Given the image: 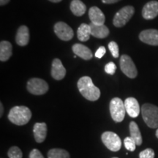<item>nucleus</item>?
<instances>
[{"instance_id":"f257e3e1","label":"nucleus","mask_w":158,"mask_h":158,"mask_svg":"<svg viewBox=\"0 0 158 158\" xmlns=\"http://www.w3.org/2000/svg\"><path fill=\"white\" fill-rule=\"evenodd\" d=\"M78 88L80 93L86 100L90 101H96L100 98V90L94 86L90 77L84 76L79 79Z\"/></svg>"},{"instance_id":"f03ea898","label":"nucleus","mask_w":158,"mask_h":158,"mask_svg":"<svg viewBox=\"0 0 158 158\" xmlns=\"http://www.w3.org/2000/svg\"><path fill=\"white\" fill-rule=\"evenodd\" d=\"M31 118V112L26 106H15L12 108L8 114V118L12 123L19 126L27 124Z\"/></svg>"},{"instance_id":"7ed1b4c3","label":"nucleus","mask_w":158,"mask_h":158,"mask_svg":"<svg viewBox=\"0 0 158 158\" xmlns=\"http://www.w3.org/2000/svg\"><path fill=\"white\" fill-rule=\"evenodd\" d=\"M143 121L150 128H158V107L150 103H145L141 107Z\"/></svg>"},{"instance_id":"20e7f679","label":"nucleus","mask_w":158,"mask_h":158,"mask_svg":"<svg viewBox=\"0 0 158 158\" xmlns=\"http://www.w3.org/2000/svg\"><path fill=\"white\" fill-rule=\"evenodd\" d=\"M126 108L124 102L118 98H114L110 102V113L116 122L123 121L125 116Z\"/></svg>"},{"instance_id":"39448f33","label":"nucleus","mask_w":158,"mask_h":158,"mask_svg":"<svg viewBox=\"0 0 158 158\" xmlns=\"http://www.w3.org/2000/svg\"><path fill=\"white\" fill-rule=\"evenodd\" d=\"M135 13V9L132 6H125L116 13L113 23L116 27H122L131 19Z\"/></svg>"},{"instance_id":"423d86ee","label":"nucleus","mask_w":158,"mask_h":158,"mask_svg":"<svg viewBox=\"0 0 158 158\" xmlns=\"http://www.w3.org/2000/svg\"><path fill=\"white\" fill-rule=\"evenodd\" d=\"M102 143L112 152H117L121 149L122 141L119 136L113 132L107 131L102 133L101 136Z\"/></svg>"},{"instance_id":"0eeeda50","label":"nucleus","mask_w":158,"mask_h":158,"mask_svg":"<svg viewBox=\"0 0 158 158\" xmlns=\"http://www.w3.org/2000/svg\"><path fill=\"white\" fill-rule=\"evenodd\" d=\"M27 90L35 95H42L48 92V84L41 78H33L27 83Z\"/></svg>"},{"instance_id":"6e6552de","label":"nucleus","mask_w":158,"mask_h":158,"mask_svg":"<svg viewBox=\"0 0 158 158\" xmlns=\"http://www.w3.org/2000/svg\"><path fill=\"white\" fill-rule=\"evenodd\" d=\"M120 68L122 73L130 78H135L138 75V70L132 59L128 55H122L119 61Z\"/></svg>"},{"instance_id":"1a4fd4ad","label":"nucleus","mask_w":158,"mask_h":158,"mask_svg":"<svg viewBox=\"0 0 158 158\" xmlns=\"http://www.w3.org/2000/svg\"><path fill=\"white\" fill-rule=\"evenodd\" d=\"M54 32L59 39L64 41H69L73 37V31L70 26L66 23L60 22L56 23L54 25Z\"/></svg>"},{"instance_id":"9d476101","label":"nucleus","mask_w":158,"mask_h":158,"mask_svg":"<svg viewBox=\"0 0 158 158\" xmlns=\"http://www.w3.org/2000/svg\"><path fill=\"white\" fill-rule=\"evenodd\" d=\"M141 41L150 45H158V30L147 29L142 31L139 35Z\"/></svg>"},{"instance_id":"9b49d317","label":"nucleus","mask_w":158,"mask_h":158,"mask_svg":"<svg viewBox=\"0 0 158 158\" xmlns=\"http://www.w3.org/2000/svg\"><path fill=\"white\" fill-rule=\"evenodd\" d=\"M142 15L147 20L154 19L158 15V2L151 1L144 5L142 10Z\"/></svg>"},{"instance_id":"f8f14e48","label":"nucleus","mask_w":158,"mask_h":158,"mask_svg":"<svg viewBox=\"0 0 158 158\" xmlns=\"http://www.w3.org/2000/svg\"><path fill=\"white\" fill-rule=\"evenodd\" d=\"M66 75V69L63 66L60 59H54L51 67V76L55 80L59 81L64 78Z\"/></svg>"},{"instance_id":"ddd939ff","label":"nucleus","mask_w":158,"mask_h":158,"mask_svg":"<svg viewBox=\"0 0 158 158\" xmlns=\"http://www.w3.org/2000/svg\"><path fill=\"white\" fill-rule=\"evenodd\" d=\"M126 111L130 117L136 118L140 114V106L138 100L134 98H128L124 101Z\"/></svg>"},{"instance_id":"4468645a","label":"nucleus","mask_w":158,"mask_h":158,"mask_svg":"<svg viewBox=\"0 0 158 158\" xmlns=\"http://www.w3.org/2000/svg\"><path fill=\"white\" fill-rule=\"evenodd\" d=\"M33 133L35 141L37 143H42L45 140L47 135V125L45 122L35 123L33 128Z\"/></svg>"},{"instance_id":"2eb2a0df","label":"nucleus","mask_w":158,"mask_h":158,"mask_svg":"<svg viewBox=\"0 0 158 158\" xmlns=\"http://www.w3.org/2000/svg\"><path fill=\"white\" fill-rule=\"evenodd\" d=\"M89 16L91 20V22L96 25L104 24L106 17L101 10L98 7H92L89 11Z\"/></svg>"},{"instance_id":"dca6fc26","label":"nucleus","mask_w":158,"mask_h":158,"mask_svg":"<svg viewBox=\"0 0 158 158\" xmlns=\"http://www.w3.org/2000/svg\"><path fill=\"white\" fill-rule=\"evenodd\" d=\"M72 49L76 56H78L85 60H89L93 56L92 51L86 45L76 43V44L73 45Z\"/></svg>"},{"instance_id":"f3484780","label":"nucleus","mask_w":158,"mask_h":158,"mask_svg":"<svg viewBox=\"0 0 158 158\" xmlns=\"http://www.w3.org/2000/svg\"><path fill=\"white\" fill-rule=\"evenodd\" d=\"M16 43L20 46H25L29 43V31L27 26H21L18 29L15 37Z\"/></svg>"},{"instance_id":"a211bd4d","label":"nucleus","mask_w":158,"mask_h":158,"mask_svg":"<svg viewBox=\"0 0 158 158\" xmlns=\"http://www.w3.org/2000/svg\"><path fill=\"white\" fill-rule=\"evenodd\" d=\"M91 35L97 38H105L109 35V29L106 25H96L90 23Z\"/></svg>"},{"instance_id":"6ab92c4d","label":"nucleus","mask_w":158,"mask_h":158,"mask_svg":"<svg viewBox=\"0 0 158 158\" xmlns=\"http://www.w3.org/2000/svg\"><path fill=\"white\" fill-rule=\"evenodd\" d=\"M13 54L12 44L8 41L3 40L0 43V60L6 62L10 58Z\"/></svg>"},{"instance_id":"aec40b11","label":"nucleus","mask_w":158,"mask_h":158,"mask_svg":"<svg viewBox=\"0 0 158 158\" xmlns=\"http://www.w3.org/2000/svg\"><path fill=\"white\" fill-rule=\"evenodd\" d=\"M70 10L76 16H81L86 13V7L81 0H73L70 3Z\"/></svg>"},{"instance_id":"412c9836","label":"nucleus","mask_w":158,"mask_h":158,"mask_svg":"<svg viewBox=\"0 0 158 158\" xmlns=\"http://www.w3.org/2000/svg\"><path fill=\"white\" fill-rule=\"evenodd\" d=\"M90 35V25L86 24V23H81L77 31V36H78L79 40L82 41V42H86L89 39Z\"/></svg>"},{"instance_id":"4be33fe9","label":"nucleus","mask_w":158,"mask_h":158,"mask_svg":"<svg viewBox=\"0 0 158 158\" xmlns=\"http://www.w3.org/2000/svg\"><path fill=\"white\" fill-rule=\"evenodd\" d=\"M130 137L135 141L136 145L140 146L142 143V136L140 132L139 128H138V124L135 122H131L130 123Z\"/></svg>"},{"instance_id":"5701e85b","label":"nucleus","mask_w":158,"mask_h":158,"mask_svg":"<svg viewBox=\"0 0 158 158\" xmlns=\"http://www.w3.org/2000/svg\"><path fill=\"white\" fill-rule=\"evenodd\" d=\"M48 158H70L68 151L62 149H52L48 152Z\"/></svg>"},{"instance_id":"b1692460","label":"nucleus","mask_w":158,"mask_h":158,"mask_svg":"<svg viewBox=\"0 0 158 158\" xmlns=\"http://www.w3.org/2000/svg\"><path fill=\"white\" fill-rule=\"evenodd\" d=\"M9 158H22V152L18 147H12L7 152Z\"/></svg>"},{"instance_id":"393cba45","label":"nucleus","mask_w":158,"mask_h":158,"mask_svg":"<svg viewBox=\"0 0 158 158\" xmlns=\"http://www.w3.org/2000/svg\"><path fill=\"white\" fill-rule=\"evenodd\" d=\"M124 147L128 151L133 152L136 148V143L131 137H126L124 140Z\"/></svg>"},{"instance_id":"a878e982","label":"nucleus","mask_w":158,"mask_h":158,"mask_svg":"<svg viewBox=\"0 0 158 158\" xmlns=\"http://www.w3.org/2000/svg\"><path fill=\"white\" fill-rule=\"evenodd\" d=\"M108 48L111 52L112 56H113L114 58H118V46L117 43L114 41H111V42L109 43L108 44Z\"/></svg>"},{"instance_id":"bb28decb","label":"nucleus","mask_w":158,"mask_h":158,"mask_svg":"<svg viewBox=\"0 0 158 158\" xmlns=\"http://www.w3.org/2000/svg\"><path fill=\"white\" fill-rule=\"evenodd\" d=\"M140 158H155V152L152 149H148L143 150L139 154Z\"/></svg>"},{"instance_id":"cd10ccee","label":"nucleus","mask_w":158,"mask_h":158,"mask_svg":"<svg viewBox=\"0 0 158 158\" xmlns=\"http://www.w3.org/2000/svg\"><path fill=\"white\" fill-rule=\"evenodd\" d=\"M116 70V64L112 62L108 63V64H106V66H105V71H106V73L109 75H114L115 73Z\"/></svg>"},{"instance_id":"c85d7f7f","label":"nucleus","mask_w":158,"mask_h":158,"mask_svg":"<svg viewBox=\"0 0 158 158\" xmlns=\"http://www.w3.org/2000/svg\"><path fill=\"white\" fill-rule=\"evenodd\" d=\"M29 158H44L38 149H35L29 154Z\"/></svg>"},{"instance_id":"c756f323","label":"nucleus","mask_w":158,"mask_h":158,"mask_svg":"<svg viewBox=\"0 0 158 158\" xmlns=\"http://www.w3.org/2000/svg\"><path fill=\"white\" fill-rule=\"evenodd\" d=\"M106 48H105L104 46H100V48L96 51L95 56L98 59L102 58V57L105 55V54H106Z\"/></svg>"},{"instance_id":"7c9ffc66","label":"nucleus","mask_w":158,"mask_h":158,"mask_svg":"<svg viewBox=\"0 0 158 158\" xmlns=\"http://www.w3.org/2000/svg\"><path fill=\"white\" fill-rule=\"evenodd\" d=\"M120 0H102V2L105 4H114Z\"/></svg>"},{"instance_id":"2f4dec72","label":"nucleus","mask_w":158,"mask_h":158,"mask_svg":"<svg viewBox=\"0 0 158 158\" xmlns=\"http://www.w3.org/2000/svg\"><path fill=\"white\" fill-rule=\"evenodd\" d=\"M4 112V107L2 102H0V116H2Z\"/></svg>"},{"instance_id":"473e14b6","label":"nucleus","mask_w":158,"mask_h":158,"mask_svg":"<svg viewBox=\"0 0 158 158\" xmlns=\"http://www.w3.org/2000/svg\"><path fill=\"white\" fill-rule=\"evenodd\" d=\"M10 2V0H0V5L2 6L5 5L6 4H7Z\"/></svg>"},{"instance_id":"72a5a7b5","label":"nucleus","mask_w":158,"mask_h":158,"mask_svg":"<svg viewBox=\"0 0 158 158\" xmlns=\"http://www.w3.org/2000/svg\"><path fill=\"white\" fill-rule=\"evenodd\" d=\"M50 2H54V3H57V2H61L62 0H49Z\"/></svg>"},{"instance_id":"f704fd0d","label":"nucleus","mask_w":158,"mask_h":158,"mask_svg":"<svg viewBox=\"0 0 158 158\" xmlns=\"http://www.w3.org/2000/svg\"><path fill=\"white\" fill-rule=\"evenodd\" d=\"M156 136H157V138H158V129L157 130V131H156Z\"/></svg>"},{"instance_id":"c9c22d12","label":"nucleus","mask_w":158,"mask_h":158,"mask_svg":"<svg viewBox=\"0 0 158 158\" xmlns=\"http://www.w3.org/2000/svg\"><path fill=\"white\" fill-rule=\"evenodd\" d=\"M113 158H118V157H113Z\"/></svg>"}]
</instances>
